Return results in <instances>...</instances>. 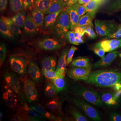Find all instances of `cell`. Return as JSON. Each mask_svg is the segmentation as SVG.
<instances>
[{"label":"cell","instance_id":"obj_41","mask_svg":"<svg viewBox=\"0 0 121 121\" xmlns=\"http://www.w3.org/2000/svg\"><path fill=\"white\" fill-rule=\"evenodd\" d=\"M108 9L112 11L121 9V0H115L111 4Z\"/></svg>","mask_w":121,"mask_h":121},{"label":"cell","instance_id":"obj_33","mask_svg":"<svg viewBox=\"0 0 121 121\" xmlns=\"http://www.w3.org/2000/svg\"><path fill=\"white\" fill-rule=\"evenodd\" d=\"M9 7L11 10L14 12L23 11L25 9L22 0H10Z\"/></svg>","mask_w":121,"mask_h":121},{"label":"cell","instance_id":"obj_23","mask_svg":"<svg viewBox=\"0 0 121 121\" xmlns=\"http://www.w3.org/2000/svg\"><path fill=\"white\" fill-rule=\"evenodd\" d=\"M72 67L84 68H91V64L90 60L87 58L79 56L74 59L72 62Z\"/></svg>","mask_w":121,"mask_h":121},{"label":"cell","instance_id":"obj_2","mask_svg":"<svg viewBox=\"0 0 121 121\" xmlns=\"http://www.w3.org/2000/svg\"><path fill=\"white\" fill-rule=\"evenodd\" d=\"M71 90L75 95L94 105L99 107L103 106V102L100 96L94 90L80 85H77L72 86Z\"/></svg>","mask_w":121,"mask_h":121},{"label":"cell","instance_id":"obj_9","mask_svg":"<svg viewBox=\"0 0 121 121\" xmlns=\"http://www.w3.org/2000/svg\"><path fill=\"white\" fill-rule=\"evenodd\" d=\"M16 93L8 86H4L3 99L5 103L9 108L15 109L18 106V101Z\"/></svg>","mask_w":121,"mask_h":121},{"label":"cell","instance_id":"obj_14","mask_svg":"<svg viewBox=\"0 0 121 121\" xmlns=\"http://www.w3.org/2000/svg\"><path fill=\"white\" fill-rule=\"evenodd\" d=\"M28 72L30 77L35 82L40 83L43 81V74L39 66L34 61H30L29 64Z\"/></svg>","mask_w":121,"mask_h":121},{"label":"cell","instance_id":"obj_37","mask_svg":"<svg viewBox=\"0 0 121 121\" xmlns=\"http://www.w3.org/2000/svg\"><path fill=\"white\" fill-rule=\"evenodd\" d=\"M43 75L46 78L52 80L56 77L60 75L58 74L55 71H47L42 69Z\"/></svg>","mask_w":121,"mask_h":121},{"label":"cell","instance_id":"obj_58","mask_svg":"<svg viewBox=\"0 0 121 121\" xmlns=\"http://www.w3.org/2000/svg\"><path fill=\"white\" fill-rule=\"evenodd\" d=\"M99 0L101 2V4H102V3H104L105 1L108 0Z\"/></svg>","mask_w":121,"mask_h":121},{"label":"cell","instance_id":"obj_57","mask_svg":"<svg viewBox=\"0 0 121 121\" xmlns=\"http://www.w3.org/2000/svg\"><path fill=\"white\" fill-rule=\"evenodd\" d=\"M2 118H3V113L1 111L0 112V121H2Z\"/></svg>","mask_w":121,"mask_h":121},{"label":"cell","instance_id":"obj_31","mask_svg":"<svg viewBox=\"0 0 121 121\" xmlns=\"http://www.w3.org/2000/svg\"><path fill=\"white\" fill-rule=\"evenodd\" d=\"M95 14L88 12L79 19L77 26H93L92 19L95 17Z\"/></svg>","mask_w":121,"mask_h":121},{"label":"cell","instance_id":"obj_46","mask_svg":"<svg viewBox=\"0 0 121 121\" xmlns=\"http://www.w3.org/2000/svg\"><path fill=\"white\" fill-rule=\"evenodd\" d=\"M93 51L95 53L99 56L101 58L103 59L105 57V52L102 48H94Z\"/></svg>","mask_w":121,"mask_h":121},{"label":"cell","instance_id":"obj_53","mask_svg":"<svg viewBox=\"0 0 121 121\" xmlns=\"http://www.w3.org/2000/svg\"><path fill=\"white\" fill-rule=\"evenodd\" d=\"M113 88L116 91L119 90L121 89V83H117L115 84L113 86Z\"/></svg>","mask_w":121,"mask_h":121},{"label":"cell","instance_id":"obj_27","mask_svg":"<svg viewBox=\"0 0 121 121\" xmlns=\"http://www.w3.org/2000/svg\"><path fill=\"white\" fill-rule=\"evenodd\" d=\"M65 8H64L57 12L48 14L44 18V24L45 27H48L53 25L56 22L59 15Z\"/></svg>","mask_w":121,"mask_h":121},{"label":"cell","instance_id":"obj_19","mask_svg":"<svg viewBox=\"0 0 121 121\" xmlns=\"http://www.w3.org/2000/svg\"><path fill=\"white\" fill-rule=\"evenodd\" d=\"M24 31L26 34L33 35L36 34L38 30V27L30 14H28L24 24Z\"/></svg>","mask_w":121,"mask_h":121},{"label":"cell","instance_id":"obj_59","mask_svg":"<svg viewBox=\"0 0 121 121\" xmlns=\"http://www.w3.org/2000/svg\"><path fill=\"white\" fill-rule=\"evenodd\" d=\"M119 56H120V57H121V54H119Z\"/></svg>","mask_w":121,"mask_h":121},{"label":"cell","instance_id":"obj_10","mask_svg":"<svg viewBox=\"0 0 121 121\" xmlns=\"http://www.w3.org/2000/svg\"><path fill=\"white\" fill-rule=\"evenodd\" d=\"M91 68L74 67L67 72V75L69 78L76 81H86L91 73Z\"/></svg>","mask_w":121,"mask_h":121},{"label":"cell","instance_id":"obj_50","mask_svg":"<svg viewBox=\"0 0 121 121\" xmlns=\"http://www.w3.org/2000/svg\"><path fill=\"white\" fill-rule=\"evenodd\" d=\"M8 0H0V10L1 12L4 11L7 8Z\"/></svg>","mask_w":121,"mask_h":121},{"label":"cell","instance_id":"obj_26","mask_svg":"<svg viewBox=\"0 0 121 121\" xmlns=\"http://www.w3.org/2000/svg\"><path fill=\"white\" fill-rule=\"evenodd\" d=\"M44 13L36 7L32 11V16L38 27H40L43 26L44 21Z\"/></svg>","mask_w":121,"mask_h":121},{"label":"cell","instance_id":"obj_34","mask_svg":"<svg viewBox=\"0 0 121 121\" xmlns=\"http://www.w3.org/2000/svg\"><path fill=\"white\" fill-rule=\"evenodd\" d=\"M58 91L53 83H48L45 85L44 93L45 95L49 97H55Z\"/></svg>","mask_w":121,"mask_h":121},{"label":"cell","instance_id":"obj_40","mask_svg":"<svg viewBox=\"0 0 121 121\" xmlns=\"http://www.w3.org/2000/svg\"><path fill=\"white\" fill-rule=\"evenodd\" d=\"M78 49V48L74 46H72L69 51L67 56V65H69L72 61L73 56L75 51Z\"/></svg>","mask_w":121,"mask_h":121},{"label":"cell","instance_id":"obj_17","mask_svg":"<svg viewBox=\"0 0 121 121\" xmlns=\"http://www.w3.org/2000/svg\"><path fill=\"white\" fill-rule=\"evenodd\" d=\"M119 53V52L117 51L110 52L103 59H101L93 64L92 66L93 68L95 69L109 66L116 58Z\"/></svg>","mask_w":121,"mask_h":121},{"label":"cell","instance_id":"obj_15","mask_svg":"<svg viewBox=\"0 0 121 121\" xmlns=\"http://www.w3.org/2000/svg\"><path fill=\"white\" fill-rule=\"evenodd\" d=\"M37 45L41 50L53 51L58 49L61 47V44L58 41L52 38H45L39 40Z\"/></svg>","mask_w":121,"mask_h":121},{"label":"cell","instance_id":"obj_16","mask_svg":"<svg viewBox=\"0 0 121 121\" xmlns=\"http://www.w3.org/2000/svg\"><path fill=\"white\" fill-rule=\"evenodd\" d=\"M79 4L78 3H77L72 6L66 8V10L69 13L70 17L71 30H74L77 27L80 19L78 12Z\"/></svg>","mask_w":121,"mask_h":121},{"label":"cell","instance_id":"obj_55","mask_svg":"<svg viewBox=\"0 0 121 121\" xmlns=\"http://www.w3.org/2000/svg\"><path fill=\"white\" fill-rule=\"evenodd\" d=\"M115 98L117 99L121 95V89L117 91L116 93H114Z\"/></svg>","mask_w":121,"mask_h":121},{"label":"cell","instance_id":"obj_30","mask_svg":"<svg viewBox=\"0 0 121 121\" xmlns=\"http://www.w3.org/2000/svg\"><path fill=\"white\" fill-rule=\"evenodd\" d=\"M0 32L1 35L4 37L9 39L14 38L15 35L11 32L8 27L1 17L0 19Z\"/></svg>","mask_w":121,"mask_h":121},{"label":"cell","instance_id":"obj_18","mask_svg":"<svg viewBox=\"0 0 121 121\" xmlns=\"http://www.w3.org/2000/svg\"><path fill=\"white\" fill-rule=\"evenodd\" d=\"M45 106L48 110L54 114H63L61 103L57 97L46 102Z\"/></svg>","mask_w":121,"mask_h":121},{"label":"cell","instance_id":"obj_29","mask_svg":"<svg viewBox=\"0 0 121 121\" xmlns=\"http://www.w3.org/2000/svg\"><path fill=\"white\" fill-rule=\"evenodd\" d=\"M26 12L25 11L18 12L11 17V20L20 27L22 28L23 27L24 24L26 19Z\"/></svg>","mask_w":121,"mask_h":121},{"label":"cell","instance_id":"obj_1","mask_svg":"<svg viewBox=\"0 0 121 121\" xmlns=\"http://www.w3.org/2000/svg\"><path fill=\"white\" fill-rule=\"evenodd\" d=\"M86 82L97 87H113L117 83H121V72L115 70H98L90 74Z\"/></svg>","mask_w":121,"mask_h":121},{"label":"cell","instance_id":"obj_7","mask_svg":"<svg viewBox=\"0 0 121 121\" xmlns=\"http://www.w3.org/2000/svg\"><path fill=\"white\" fill-rule=\"evenodd\" d=\"M24 89L26 99L29 103L38 101V91L35 82L27 78L23 79Z\"/></svg>","mask_w":121,"mask_h":121},{"label":"cell","instance_id":"obj_49","mask_svg":"<svg viewBox=\"0 0 121 121\" xmlns=\"http://www.w3.org/2000/svg\"><path fill=\"white\" fill-rule=\"evenodd\" d=\"M111 120L113 121H121V116L120 115L114 113L110 115Z\"/></svg>","mask_w":121,"mask_h":121},{"label":"cell","instance_id":"obj_60","mask_svg":"<svg viewBox=\"0 0 121 121\" xmlns=\"http://www.w3.org/2000/svg\"><path fill=\"white\" fill-rule=\"evenodd\" d=\"M120 66L121 67V64H120Z\"/></svg>","mask_w":121,"mask_h":121},{"label":"cell","instance_id":"obj_21","mask_svg":"<svg viewBox=\"0 0 121 121\" xmlns=\"http://www.w3.org/2000/svg\"><path fill=\"white\" fill-rule=\"evenodd\" d=\"M42 69L45 70L55 71L56 70V60L52 56H46L41 60Z\"/></svg>","mask_w":121,"mask_h":121},{"label":"cell","instance_id":"obj_22","mask_svg":"<svg viewBox=\"0 0 121 121\" xmlns=\"http://www.w3.org/2000/svg\"><path fill=\"white\" fill-rule=\"evenodd\" d=\"M65 7V6L59 0H50L48 7L44 14L47 15L49 13L55 12Z\"/></svg>","mask_w":121,"mask_h":121},{"label":"cell","instance_id":"obj_8","mask_svg":"<svg viewBox=\"0 0 121 121\" xmlns=\"http://www.w3.org/2000/svg\"><path fill=\"white\" fill-rule=\"evenodd\" d=\"M10 65L13 70L19 75H23L26 72L27 61L21 56H13L9 58Z\"/></svg>","mask_w":121,"mask_h":121},{"label":"cell","instance_id":"obj_43","mask_svg":"<svg viewBox=\"0 0 121 121\" xmlns=\"http://www.w3.org/2000/svg\"><path fill=\"white\" fill-rule=\"evenodd\" d=\"M121 38V24L119 25L117 30L114 33L109 36H107L106 39H118Z\"/></svg>","mask_w":121,"mask_h":121},{"label":"cell","instance_id":"obj_44","mask_svg":"<svg viewBox=\"0 0 121 121\" xmlns=\"http://www.w3.org/2000/svg\"><path fill=\"white\" fill-rule=\"evenodd\" d=\"M78 12L80 18L82 17L87 12L85 5L79 4L78 7Z\"/></svg>","mask_w":121,"mask_h":121},{"label":"cell","instance_id":"obj_6","mask_svg":"<svg viewBox=\"0 0 121 121\" xmlns=\"http://www.w3.org/2000/svg\"><path fill=\"white\" fill-rule=\"evenodd\" d=\"M73 102L90 119L94 121H101V117L98 111L84 100L77 97L74 98Z\"/></svg>","mask_w":121,"mask_h":121},{"label":"cell","instance_id":"obj_54","mask_svg":"<svg viewBox=\"0 0 121 121\" xmlns=\"http://www.w3.org/2000/svg\"><path fill=\"white\" fill-rule=\"evenodd\" d=\"M91 0H78V3L80 4H88Z\"/></svg>","mask_w":121,"mask_h":121},{"label":"cell","instance_id":"obj_38","mask_svg":"<svg viewBox=\"0 0 121 121\" xmlns=\"http://www.w3.org/2000/svg\"><path fill=\"white\" fill-rule=\"evenodd\" d=\"M71 111L76 121H87V119L81 114L78 110L73 108H72Z\"/></svg>","mask_w":121,"mask_h":121},{"label":"cell","instance_id":"obj_51","mask_svg":"<svg viewBox=\"0 0 121 121\" xmlns=\"http://www.w3.org/2000/svg\"><path fill=\"white\" fill-rule=\"evenodd\" d=\"M83 35H80L78 37H76L75 42L78 45H79L80 44L84 43V41L83 38Z\"/></svg>","mask_w":121,"mask_h":121},{"label":"cell","instance_id":"obj_12","mask_svg":"<svg viewBox=\"0 0 121 121\" xmlns=\"http://www.w3.org/2000/svg\"><path fill=\"white\" fill-rule=\"evenodd\" d=\"M94 48H102L105 52H111L121 48V39L104 40L96 43Z\"/></svg>","mask_w":121,"mask_h":121},{"label":"cell","instance_id":"obj_5","mask_svg":"<svg viewBox=\"0 0 121 121\" xmlns=\"http://www.w3.org/2000/svg\"><path fill=\"white\" fill-rule=\"evenodd\" d=\"M95 31L101 36H109L116 31L119 25L111 21H95Z\"/></svg>","mask_w":121,"mask_h":121},{"label":"cell","instance_id":"obj_47","mask_svg":"<svg viewBox=\"0 0 121 121\" xmlns=\"http://www.w3.org/2000/svg\"><path fill=\"white\" fill-rule=\"evenodd\" d=\"M88 26H77L74 30L75 32L83 35L85 33V30Z\"/></svg>","mask_w":121,"mask_h":121},{"label":"cell","instance_id":"obj_13","mask_svg":"<svg viewBox=\"0 0 121 121\" xmlns=\"http://www.w3.org/2000/svg\"><path fill=\"white\" fill-rule=\"evenodd\" d=\"M32 103V104H30L29 106L33 110L40 114L45 118L52 121H61V119L59 117H57L51 112L40 103L35 102Z\"/></svg>","mask_w":121,"mask_h":121},{"label":"cell","instance_id":"obj_32","mask_svg":"<svg viewBox=\"0 0 121 121\" xmlns=\"http://www.w3.org/2000/svg\"><path fill=\"white\" fill-rule=\"evenodd\" d=\"M99 0H91L89 3L85 5L87 12L95 14L96 12L101 4Z\"/></svg>","mask_w":121,"mask_h":121},{"label":"cell","instance_id":"obj_45","mask_svg":"<svg viewBox=\"0 0 121 121\" xmlns=\"http://www.w3.org/2000/svg\"><path fill=\"white\" fill-rule=\"evenodd\" d=\"M25 9H28L33 6L35 0H22Z\"/></svg>","mask_w":121,"mask_h":121},{"label":"cell","instance_id":"obj_20","mask_svg":"<svg viewBox=\"0 0 121 121\" xmlns=\"http://www.w3.org/2000/svg\"><path fill=\"white\" fill-rule=\"evenodd\" d=\"M68 52L69 51L67 49L63 51L59 59L55 71L59 75H65L66 74L67 65V56Z\"/></svg>","mask_w":121,"mask_h":121},{"label":"cell","instance_id":"obj_24","mask_svg":"<svg viewBox=\"0 0 121 121\" xmlns=\"http://www.w3.org/2000/svg\"><path fill=\"white\" fill-rule=\"evenodd\" d=\"M100 97L103 102L107 105L113 106L117 104V99L112 92H104Z\"/></svg>","mask_w":121,"mask_h":121},{"label":"cell","instance_id":"obj_3","mask_svg":"<svg viewBox=\"0 0 121 121\" xmlns=\"http://www.w3.org/2000/svg\"><path fill=\"white\" fill-rule=\"evenodd\" d=\"M21 106L18 108L17 112L20 114L25 120L28 121H45V118L39 113L33 110L28 105L24 95L20 94Z\"/></svg>","mask_w":121,"mask_h":121},{"label":"cell","instance_id":"obj_11","mask_svg":"<svg viewBox=\"0 0 121 121\" xmlns=\"http://www.w3.org/2000/svg\"><path fill=\"white\" fill-rule=\"evenodd\" d=\"M4 78L7 85L17 94L19 95L20 94V81L16 74L10 72H6L4 74Z\"/></svg>","mask_w":121,"mask_h":121},{"label":"cell","instance_id":"obj_35","mask_svg":"<svg viewBox=\"0 0 121 121\" xmlns=\"http://www.w3.org/2000/svg\"><path fill=\"white\" fill-rule=\"evenodd\" d=\"M50 0H35V5L36 8L45 13Z\"/></svg>","mask_w":121,"mask_h":121},{"label":"cell","instance_id":"obj_42","mask_svg":"<svg viewBox=\"0 0 121 121\" xmlns=\"http://www.w3.org/2000/svg\"><path fill=\"white\" fill-rule=\"evenodd\" d=\"M93 26H88L85 31V33H86L89 38L91 39H95L97 36L93 29Z\"/></svg>","mask_w":121,"mask_h":121},{"label":"cell","instance_id":"obj_36","mask_svg":"<svg viewBox=\"0 0 121 121\" xmlns=\"http://www.w3.org/2000/svg\"><path fill=\"white\" fill-rule=\"evenodd\" d=\"M7 48L4 43H1L0 44V66H2L6 58Z\"/></svg>","mask_w":121,"mask_h":121},{"label":"cell","instance_id":"obj_52","mask_svg":"<svg viewBox=\"0 0 121 121\" xmlns=\"http://www.w3.org/2000/svg\"><path fill=\"white\" fill-rule=\"evenodd\" d=\"M78 0H68L67 5V7H70L76 4H77Z\"/></svg>","mask_w":121,"mask_h":121},{"label":"cell","instance_id":"obj_28","mask_svg":"<svg viewBox=\"0 0 121 121\" xmlns=\"http://www.w3.org/2000/svg\"><path fill=\"white\" fill-rule=\"evenodd\" d=\"M65 76L60 75L52 80L58 92L63 90L66 88V84L64 78Z\"/></svg>","mask_w":121,"mask_h":121},{"label":"cell","instance_id":"obj_39","mask_svg":"<svg viewBox=\"0 0 121 121\" xmlns=\"http://www.w3.org/2000/svg\"><path fill=\"white\" fill-rule=\"evenodd\" d=\"M66 38L70 43L78 45L75 42V31H69L66 34Z\"/></svg>","mask_w":121,"mask_h":121},{"label":"cell","instance_id":"obj_56","mask_svg":"<svg viewBox=\"0 0 121 121\" xmlns=\"http://www.w3.org/2000/svg\"><path fill=\"white\" fill-rule=\"evenodd\" d=\"M59 0L62 3L65 7L66 6L68 0Z\"/></svg>","mask_w":121,"mask_h":121},{"label":"cell","instance_id":"obj_48","mask_svg":"<svg viewBox=\"0 0 121 121\" xmlns=\"http://www.w3.org/2000/svg\"><path fill=\"white\" fill-rule=\"evenodd\" d=\"M11 120L14 121H25L24 118L17 112L12 117Z\"/></svg>","mask_w":121,"mask_h":121},{"label":"cell","instance_id":"obj_4","mask_svg":"<svg viewBox=\"0 0 121 121\" xmlns=\"http://www.w3.org/2000/svg\"><path fill=\"white\" fill-rule=\"evenodd\" d=\"M70 27L71 22L69 13L65 8L59 15L56 22V32L60 37L63 38Z\"/></svg>","mask_w":121,"mask_h":121},{"label":"cell","instance_id":"obj_25","mask_svg":"<svg viewBox=\"0 0 121 121\" xmlns=\"http://www.w3.org/2000/svg\"><path fill=\"white\" fill-rule=\"evenodd\" d=\"M1 17L4 20L13 34L16 36H18L22 34V31L20 29V27L13 22L11 19L3 16H2Z\"/></svg>","mask_w":121,"mask_h":121}]
</instances>
